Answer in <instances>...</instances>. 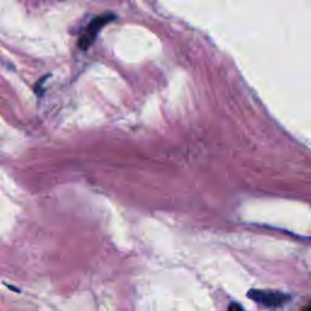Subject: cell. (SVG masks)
Returning a JSON list of instances; mask_svg holds the SVG:
<instances>
[{
    "label": "cell",
    "mask_w": 311,
    "mask_h": 311,
    "mask_svg": "<svg viewBox=\"0 0 311 311\" xmlns=\"http://www.w3.org/2000/svg\"><path fill=\"white\" fill-rule=\"evenodd\" d=\"M234 309H240L242 310L243 306L240 305V304H236V303H231L230 305H228V310H234Z\"/></svg>",
    "instance_id": "3957f363"
},
{
    "label": "cell",
    "mask_w": 311,
    "mask_h": 311,
    "mask_svg": "<svg viewBox=\"0 0 311 311\" xmlns=\"http://www.w3.org/2000/svg\"><path fill=\"white\" fill-rule=\"evenodd\" d=\"M248 298L254 300L255 303L262 304V305L268 307H277L283 305V304L290 299V297L281 292L276 291H262V290H250L248 292Z\"/></svg>",
    "instance_id": "7a4b0ae2"
},
{
    "label": "cell",
    "mask_w": 311,
    "mask_h": 311,
    "mask_svg": "<svg viewBox=\"0 0 311 311\" xmlns=\"http://www.w3.org/2000/svg\"><path fill=\"white\" fill-rule=\"evenodd\" d=\"M114 18H116V16L113 14H105L95 17L94 20L89 23L85 33L81 37V39H79L78 42L79 47H81L82 50H88L89 47L91 46V44L94 43L95 38H96L97 33H99L101 28H102L105 24L109 23V22L114 20Z\"/></svg>",
    "instance_id": "6da1fadb"
}]
</instances>
